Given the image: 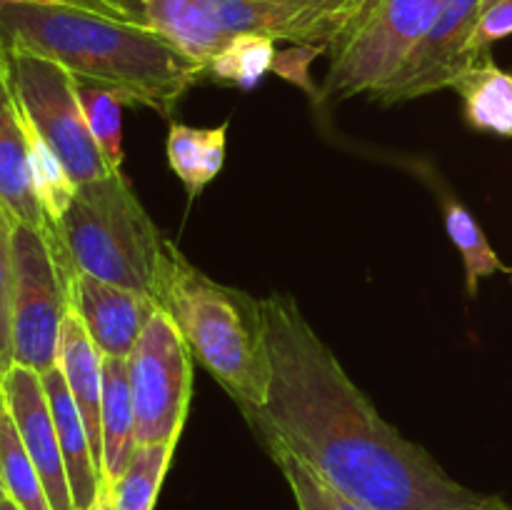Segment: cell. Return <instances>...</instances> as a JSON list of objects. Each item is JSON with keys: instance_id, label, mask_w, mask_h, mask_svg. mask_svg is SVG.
I'll return each mask as SVG.
<instances>
[{"instance_id": "cell-15", "label": "cell", "mask_w": 512, "mask_h": 510, "mask_svg": "<svg viewBox=\"0 0 512 510\" xmlns=\"http://www.w3.org/2000/svg\"><path fill=\"white\" fill-rule=\"evenodd\" d=\"M43 385L45 395H48L50 413H53L55 430H58L75 510H88L95 503V498H98L100 483H103L100 465L95 460L93 445H90V435L85 430L78 405H75L58 365H53L48 373H43Z\"/></svg>"}, {"instance_id": "cell-28", "label": "cell", "mask_w": 512, "mask_h": 510, "mask_svg": "<svg viewBox=\"0 0 512 510\" xmlns=\"http://www.w3.org/2000/svg\"><path fill=\"white\" fill-rule=\"evenodd\" d=\"M320 53H328V45H295V48L283 50V53L275 55L273 70L278 75H283L285 80H290V83L308 90V93L320 95V90H315L313 83H310V63H313Z\"/></svg>"}, {"instance_id": "cell-5", "label": "cell", "mask_w": 512, "mask_h": 510, "mask_svg": "<svg viewBox=\"0 0 512 510\" xmlns=\"http://www.w3.org/2000/svg\"><path fill=\"white\" fill-rule=\"evenodd\" d=\"M443 0H368L330 43L320 95L345 100L373 95L388 83L438 15Z\"/></svg>"}, {"instance_id": "cell-4", "label": "cell", "mask_w": 512, "mask_h": 510, "mask_svg": "<svg viewBox=\"0 0 512 510\" xmlns=\"http://www.w3.org/2000/svg\"><path fill=\"white\" fill-rule=\"evenodd\" d=\"M55 235L73 270L160 300L175 243L163 238L123 170L78 185Z\"/></svg>"}, {"instance_id": "cell-20", "label": "cell", "mask_w": 512, "mask_h": 510, "mask_svg": "<svg viewBox=\"0 0 512 510\" xmlns=\"http://www.w3.org/2000/svg\"><path fill=\"white\" fill-rule=\"evenodd\" d=\"M23 113V110H20ZM25 125V140H28V165H30V180H33L35 198H38L40 210L48 218V223H58L65 215V210L70 208L75 198V190L78 183L70 178L68 168L63 165V160L55 155V150L45 143L43 135L30 125V120L23 115Z\"/></svg>"}, {"instance_id": "cell-9", "label": "cell", "mask_w": 512, "mask_h": 510, "mask_svg": "<svg viewBox=\"0 0 512 510\" xmlns=\"http://www.w3.org/2000/svg\"><path fill=\"white\" fill-rule=\"evenodd\" d=\"M483 5L485 0H443L418 45L410 50L393 78L370 98L383 105H395L450 88L455 75L475 58L468 53V43Z\"/></svg>"}, {"instance_id": "cell-10", "label": "cell", "mask_w": 512, "mask_h": 510, "mask_svg": "<svg viewBox=\"0 0 512 510\" xmlns=\"http://www.w3.org/2000/svg\"><path fill=\"white\" fill-rule=\"evenodd\" d=\"M0 403L8 408L20 440L38 468L53 510H75L58 430H55L53 413H50L48 395H45L43 375L38 370L13 363L0 378Z\"/></svg>"}, {"instance_id": "cell-7", "label": "cell", "mask_w": 512, "mask_h": 510, "mask_svg": "<svg viewBox=\"0 0 512 510\" xmlns=\"http://www.w3.org/2000/svg\"><path fill=\"white\" fill-rule=\"evenodd\" d=\"M3 50L20 110L63 160L70 178L83 185L118 173L90 133L80 103L78 78L63 65L40 55L25 50Z\"/></svg>"}, {"instance_id": "cell-18", "label": "cell", "mask_w": 512, "mask_h": 510, "mask_svg": "<svg viewBox=\"0 0 512 510\" xmlns=\"http://www.w3.org/2000/svg\"><path fill=\"white\" fill-rule=\"evenodd\" d=\"M228 128L230 120L215 125V128H193V125L178 123V120L170 123L165 153H168L170 170L183 183L190 203L223 170Z\"/></svg>"}, {"instance_id": "cell-1", "label": "cell", "mask_w": 512, "mask_h": 510, "mask_svg": "<svg viewBox=\"0 0 512 510\" xmlns=\"http://www.w3.org/2000/svg\"><path fill=\"white\" fill-rule=\"evenodd\" d=\"M268 348V400L250 413L265 445L298 455L335 490L368 510H512L450 478L350 380L290 295L260 298Z\"/></svg>"}, {"instance_id": "cell-25", "label": "cell", "mask_w": 512, "mask_h": 510, "mask_svg": "<svg viewBox=\"0 0 512 510\" xmlns=\"http://www.w3.org/2000/svg\"><path fill=\"white\" fill-rule=\"evenodd\" d=\"M78 90L95 143L100 145L108 163L120 170L123 165V115L120 113L125 100L103 85L83 83V80H78Z\"/></svg>"}, {"instance_id": "cell-32", "label": "cell", "mask_w": 512, "mask_h": 510, "mask_svg": "<svg viewBox=\"0 0 512 510\" xmlns=\"http://www.w3.org/2000/svg\"><path fill=\"white\" fill-rule=\"evenodd\" d=\"M0 510H23V508H20V505H15V503H13V500H10V498H8V500H5V503H3V505H0Z\"/></svg>"}, {"instance_id": "cell-24", "label": "cell", "mask_w": 512, "mask_h": 510, "mask_svg": "<svg viewBox=\"0 0 512 510\" xmlns=\"http://www.w3.org/2000/svg\"><path fill=\"white\" fill-rule=\"evenodd\" d=\"M268 450L280 473H283L285 483L290 485V493H293L298 510H368L345 498L323 475L315 473L308 463H303L288 448L278 443H268Z\"/></svg>"}, {"instance_id": "cell-8", "label": "cell", "mask_w": 512, "mask_h": 510, "mask_svg": "<svg viewBox=\"0 0 512 510\" xmlns=\"http://www.w3.org/2000/svg\"><path fill=\"white\" fill-rule=\"evenodd\" d=\"M193 353L163 308L125 358L138 445H178L193 400Z\"/></svg>"}, {"instance_id": "cell-17", "label": "cell", "mask_w": 512, "mask_h": 510, "mask_svg": "<svg viewBox=\"0 0 512 510\" xmlns=\"http://www.w3.org/2000/svg\"><path fill=\"white\" fill-rule=\"evenodd\" d=\"M138 450L125 358L103 355V483L113 488Z\"/></svg>"}, {"instance_id": "cell-6", "label": "cell", "mask_w": 512, "mask_h": 510, "mask_svg": "<svg viewBox=\"0 0 512 510\" xmlns=\"http://www.w3.org/2000/svg\"><path fill=\"white\" fill-rule=\"evenodd\" d=\"M70 265L55 230L15 223L13 233V363L48 373L70 310Z\"/></svg>"}, {"instance_id": "cell-14", "label": "cell", "mask_w": 512, "mask_h": 510, "mask_svg": "<svg viewBox=\"0 0 512 510\" xmlns=\"http://www.w3.org/2000/svg\"><path fill=\"white\" fill-rule=\"evenodd\" d=\"M55 365L63 373L70 395L78 405L95 460L100 465L103 463V353L95 348L83 320L73 308L68 310L63 328H60L58 363Z\"/></svg>"}, {"instance_id": "cell-34", "label": "cell", "mask_w": 512, "mask_h": 510, "mask_svg": "<svg viewBox=\"0 0 512 510\" xmlns=\"http://www.w3.org/2000/svg\"><path fill=\"white\" fill-rule=\"evenodd\" d=\"M490 3H493V0H485V5H490ZM485 5H483V8H485Z\"/></svg>"}, {"instance_id": "cell-19", "label": "cell", "mask_w": 512, "mask_h": 510, "mask_svg": "<svg viewBox=\"0 0 512 510\" xmlns=\"http://www.w3.org/2000/svg\"><path fill=\"white\" fill-rule=\"evenodd\" d=\"M440 203H443V220L450 243H453L455 248H458V253L463 255L465 288H468L470 298H478L480 283H483L485 278H493V275L498 273L510 275L512 278V265H505L503 260H500V255L495 253L493 245L488 243L485 230L480 228L475 215L450 193L443 195Z\"/></svg>"}, {"instance_id": "cell-26", "label": "cell", "mask_w": 512, "mask_h": 510, "mask_svg": "<svg viewBox=\"0 0 512 510\" xmlns=\"http://www.w3.org/2000/svg\"><path fill=\"white\" fill-rule=\"evenodd\" d=\"M15 223L0 200V378L13 365V233Z\"/></svg>"}, {"instance_id": "cell-16", "label": "cell", "mask_w": 512, "mask_h": 510, "mask_svg": "<svg viewBox=\"0 0 512 510\" xmlns=\"http://www.w3.org/2000/svg\"><path fill=\"white\" fill-rule=\"evenodd\" d=\"M450 88L463 100V118L470 128L512 138V73L495 63L490 50L475 55Z\"/></svg>"}, {"instance_id": "cell-11", "label": "cell", "mask_w": 512, "mask_h": 510, "mask_svg": "<svg viewBox=\"0 0 512 510\" xmlns=\"http://www.w3.org/2000/svg\"><path fill=\"white\" fill-rule=\"evenodd\" d=\"M70 308L83 320L90 340L100 353L110 358H128L160 305L148 295L118 288V285L103 283V280L73 270Z\"/></svg>"}, {"instance_id": "cell-31", "label": "cell", "mask_w": 512, "mask_h": 510, "mask_svg": "<svg viewBox=\"0 0 512 510\" xmlns=\"http://www.w3.org/2000/svg\"><path fill=\"white\" fill-rule=\"evenodd\" d=\"M88 510H113V488L105 483H100L98 498H95V503L90 505Z\"/></svg>"}, {"instance_id": "cell-3", "label": "cell", "mask_w": 512, "mask_h": 510, "mask_svg": "<svg viewBox=\"0 0 512 510\" xmlns=\"http://www.w3.org/2000/svg\"><path fill=\"white\" fill-rule=\"evenodd\" d=\"M158 305L245 415L263 408L270 365L260 300L205 275L173 245Z\"/></svg>"}, {"instance_id": "cell-12", "label": "cell", "mask_w": 512, "mask_h": 510, "mask_svg": "<svg viewBox=\"0 0 512 510\" xmlns=\"http://www.w3.org/2000/svg\"><path fill=\"white\" fill-rule=\"evenodd\" d=\"M113 3L123 10L125 20L158 33L203 68L230 40L213 23L203 0H113Z\"/></svg>"}, {"instance_id": "cell-33", "label": "cell", "mask_w": 512, "mask_h": 510, "mask_svg": "<svg viewBox=\"0 0 512 510\" xmlns=\"http://www.w3.org/2000/svg\"><path fill=\"white\" fill-rule=\"evenodd\" d=\"M5 500H8V493H5V485H3V480H0V505H3Z\"/></svg>"}, {"instance_id": "cell-29", "label": "cell", "mask_w": 512, "mask_h": 510, "mask_svg": "<svg viewBox=\"0 0 512 510\" xmlns=\"http://www.w3.org/2000/svg\"><path fill=\"white\" fill-rule=\"evenodd\" d=\"M270 3H285V5H300V8L318 10V13L330 15L338 23H343V30L353 23L355 15L363 10L368 0H270Z\"/></svg>"}, {"instance_id": "cell-13", "label": "cell", "mask_w": 512, "mask_h": 510, "mask_svg": "<svg viewBox=\"0 0 512 510\" xmlns=\"http://www.w3.org/2000/svg\"><path fill=\"white\" fill-rule=\"evenodd\" d=\"M0 200L18 223L40 230L53 228L40 210L30 180L23 113L10 85L3 45H0Z\"/></svg>"}, {"instance_id": "cell-23", "label": "cell", "mask_w": 512, "mask_h": 510, "mask_svg": "<svg viewBox=\"0 0 512 510\" xmlns=\"http://www.w3.org/2000/svg\"><path fill=\"white\" fill-rule=\"evenodd\" d=\"M173 453L175 443L138 445L128 470L113 485V510H153Z\"/></svg>"}, {"instance_id": "cell-35", "label": "cell", "mask_w": 512, "mask_h": 510, "mask_svg": "<svg viewBox=\"0 0 512 510\" xmlns=\"http://www.w3.org/2000/svg\"><path fill=\"white\" fill-rule=\"evenodd\" d=\"M5 3H8V0H0V5H5Z\"/></svg>"}, {"instance_id": "cell-2", "label": "cell", "mask_w": 512, "mask_h": 510, "mask_svg": "<svg viewBox=\"0 0 512 510\" xmlns=\"http://www.w3.org/2000/svg\"><path fill=\"white\" fill-rule=\"evenodd\" d=\"M0 45L53 60L83 83L103 85L160 115L173 113L203 78V65L153 30L50 0L0 5Z\"/></svg>"}, {"instance_id": "cell-21", "label": "cell", "mask_w": 512, "mask_h": 510, "mask_svg": "<svg viewBox=\"0 0 512 510\" xmlns=\"http://www.w3.org/2000/svg\"><path fill=\"white\" fill-rule=\"evenodd\" d=\"M278 40L258 33H240L220 48V53L203 68V78L250 90L273 70Z\"/></svg>"}, {"instance_id": "cell-22", "label": "cell", "mask_w": 512, "mask_h": 510, "mask_svg": "<svg viewBox=\"0 0 512 510\" xmlns=\"http://www.w3.org/2000/svg\"><path fill=\"white\" fill-rule=\"evenodd\" d=\"M0 480L5 493L23 510H53L38 468L20 440L8 408L0 403Z\"/></svg>"}, {"instance_id": "cell-30", "label": "cell", "mask_w": 512, "mask_h": 510, "mask_svg": "<svg viewBox=\"0 0 512 510\" xmlns=\"http://www.w3.org/2000/svg\"><path fill=\"white\" fill-rule=\"evenodd\" d=\"M50 3H65V5H75V8H85L93 10V13L108 15V18H118L125 20L123 10L113 3V0H50Z\"/></svg>"}, {"instance_id": "cell-27", "label": "cell", "mask_w": 512, "mask_h": 510, "mask_svg": "<svg viewBox=\"0 0 512 510\" xmlns=\"http://www.w3.org/2000/svg\"><path fill=\"white\" fill-rule=\"evenodd\" d=\"M512 35V0H493L485 5L480 13L478 25L470 35L468 53L478 55L483 50H490V45Z\"/></svg>"}]
</instances>
